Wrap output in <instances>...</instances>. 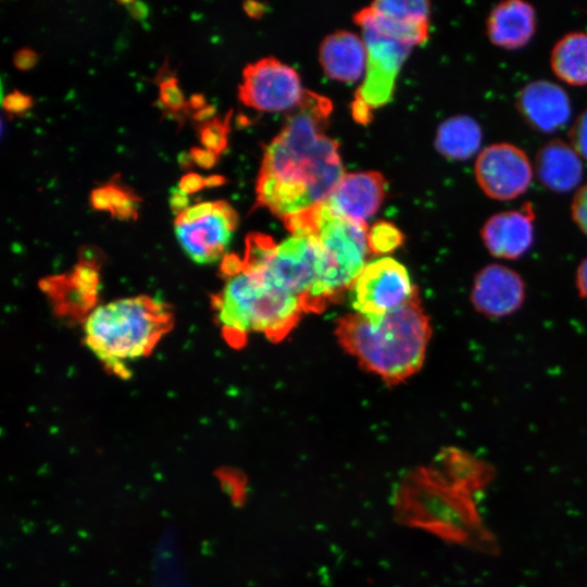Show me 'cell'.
Wrapping results in <instances>:
<instances>
[{
	"label": "cell",
	"instance_id": "7bdbcfd3",
	"mask_svg": "<svg viewBox=\"0 0 587 587\" xmlns=\"http://www.w3.org/2000/svg\"><path fill=\"white\" fill-rule=\"evenodd\" d=\"M177 162L183 170H189L195 163L190 153L187 151H182L178 153Z\"/></svg>",
	"mask_w": 587,
	"mask_h": 587
},
{
	"label": "cell",
	"instance_id": "8992f818",
	"mask_svg": "<svg viewBox=\"0 0 587 587\" xmlns=\"http://www.w3.org/2000/svg\"><path fill=\"white\" fill-rule=\"evenodd\" d=\"M285 224L292 235L312 236L322 247L324 266L310 309L321 312L351 288L366 265V224L337 215L323 202L285 218Z\"/></svg>",
	"mask_w": 587,
	"mask_h": 587
},
{
	"label": "cell",
	"instance_id": "f6af8a7d",
	"mask_svg": "<svg viewBox=\"0 0 587 587\" xmlns=\"http://www.w3.org/2000/svg\"><path fill=\"white\" fill-rule=\"evenodd\" d=\"M243 7L247 13L251 16H257L261 12V5L255 2H246Z\"/></svg>",
	"mask_w": 587,
	"mask_h": 587
},
{
	"label": "cell",
	"instance_id": "4fadbf2b",
	"mask_svg": "<svg viewBox=\"0 0 587 587\" xmlns=\"http://www.w3.org/2000/svg\"><path fill=\"white\" fill-rule=\"evenodd\" d=\"M526 286L514 270L492 263L475 275L470 292L473 308L482 315L500 319L516 312L524 303Z\"/></svg>",
	"mask_w": 587,
	"mask_h": 587
},
{
	"label": "cell",
	"instance_id": "44dd1931",
	"mask_svg": "<svg viewBox=\"0 0 587 587\" xmlns=\"http://www.w3.org/2000/svg\"><path fill=\"white\" fill-rule=\"evenodd\" d=\"M482 142L479 124L469 115H455L440 124L435 146L446 158L465 160L474 155Z\"/></svg>",
	"mask_w": 587,
	"mask_h": 587
},
{
	"label": "cell",
	"instance_id": "5bb4252c",
	"mask_svg": "<svg viewBox=\"0 0 587 587\" xmlns=\"http://www.w3.org/2000/svg\"><path fill=\"white\" fill-rule=\"evenodd\" d=\"M385 187L377 172L345 174L323 203L337 215L366 224L379 209Z\"/></svg>",
	"mask_w": 587,
	"mask_h": 587
},
{
	"label": "cell",
	"instance_id": "d590c367",
	"mask_svg": "<svg viewBox=\"0 0 587 587\" xmlns=\"http://www.w3.org/2000/svg\"><path fill=\"white\" fill-rule=\"evenodd\" d=\"M38 61L37 53L30 48H22L17 50L13 55V63L15 67L22 71H26L35 66Z\"/></svg>",
	"mask_w": 587,
	"mask_h": 587
},
{
	"label": "cell",
	"instance_id": "ac0fdd59",
	"mask_svg": "<svg viewBox=\"0 0 587 587\" xmlns=\"http://www.w3.org/2000/svg\"><path fill=\"white\" fill-rule=\"evenodd\" d=\"M536 173L540 183L555 192L573 190L583 178L579 155L566 142L554 139L536 154Z\"/></svg>",
	"mask_w": 587,
	"mask_h": 587
},
{
	"label": "cell",
	"instance_id": "f35d334b",
	"mask_svg": "<svg viewBox=\"0 0 587 587\" xmlns=\"http://www.w3.org/2000/svg\"><path fill=\"white\" fill-rule=\"evenodd\" d=\"M575 286L580 298L587 301V257L577 266Z\"/></svg>",
	"mask_w": 587,
	"mask_h": 587
},
{
	"label": "cell",
	"instance_id": "e0dca14e",
	"mask_svg": "<svg viewBox=\"0 0 587 587\" xmlns=\"http://www.w3.org/2000/svg\"><path fill=\"white\" fill-rule=\"evenodd\" d=\"M535 29V9L523 0L498 3L486 20V33L489 40L503 49L512 50L526 46L534 36Z\"/></svg>",
	"mask_w": 587,
	"mask_h": 587
},
{
	"label": "cell",
	"instance_id": "9a60e30c",
	"mask_svg": "<svg viewBox=\"0 0 587 587\" xmlns=\"http://www.w3.org/2000/svg\"><path fill=\"white\" fill-rule=\"evenodd\" d=\"M534 217L530 204L491 215L480 229L487 251L497 259L522 258L534 242Z\"/></svg>",
	"mask_w": 587,
	"mask_h": 587
},
{
	"label": "cell",
	"instance_id": "3957f363",
	"mask_svg": "<svg viewBox=\"0 0 587 587\" xmlns=\"http://www.w3.org/2000/svg\"><path fill=\"white\" fill-rule=\"evenodd\" d=\"M221 270L224 285L213 297L212 307L230 346H243L252 332L279 341L305 313L299 298L275 288L260 273L243 266L238 255L227 254Z\"/></svg>",
	"mask_w": 587,
	"mask_h": 587
},
{
	"label": "cell",
	"instance_id": "7c38bea8",
	"mask_svg": "<svg viewBox=\"0 0 587 587\" xmlns=\"http://www.w3.org/2000/svg\"><path fill=\"white\" fill-rule=\"evenodd\" d=\"M208 216L175 226L176 238L187 257L197 264H212L227 255L226 250L238 225V215L226 201H214Z\"/></svg>",
	"mask_w": 587,
	"mask_h": 587
},
{
	"label": "cell",
	"instance_id": "60d3db41",
	"mask_svg": "<svg viewBox=\"0 0 587 587\" xmlns=\"http://www.w3.org/2000/svg\"><path fill=\"white\" fill-rule=\"evenodd\" d=\"M215 107L212 105V104H207L205 107H203L202 109L198 110V111H195L192 112L191 114V117L193 121H197L199 123H203L205 121H209L211 120V117L214 115L215 113Z\"/></svg>",
	"mask_w": 587,
	"mask_h": 587
},
{
	"label": "cell",
	"instance_id": "ba28073f",
	"mask_svg": "<svg viewBox=\"0 0 587 587\" xmlns=\"http://www.w3.org/2000/svg\"><path fill=\"white\" fill-rule=\"evenodd\" d=\"M354 20L362 28L366 48L365 79L354 102L372 110L389 101L398 72L413 46L380 33L360 12Z\"/></svg>",
	"mask_w": 587,
	"mask_h": 587
},
{
	"label": "cell",
	"instance_id": "83f0119b",
	"mask_svg": "<svg viewBox=\"0 0 587 587\" xmlns=\"http://www.w3.org/2000/svg\"><path fill=\"white\" fill-rule=\"evenodd\" d=\"M229 117V115H228ZM228 117L221 121L216 117L200 123L198 135L205 149L221 153L227 146Z\"/></svg>",
	"mask_w": 587,
	"mask_h": 587
},
{
	"label": "cell",
	"instance_id": "74e56055",
	"mask_svg": "<svg viewBox=\"0 0 587 587\" xmlns=\"http://www.w3.org/2000/svg\"><path fill=\"white\" fill-rule=\"evenodd\" d=\"M189 202L190 199L187 193L182 191L178 187L170 189L168 204L175 216L186 210Z\"/></svg>",
	"mask_w": 587,
	"mask_h": 587
},
{
	"label": "cell",
	"instance_id": "4dcf8cb0",
	"mask_svg": "<svg viewBox=\"0 0 587 587\" xmlns=\"http://www.w3.org/2000/svg\"><path fill=\"white\" fill-rule=\"evenodd\" d=\"M215 202H198L188 207L182 213L175 216L174 225L182 226L197 222L214 211Z\"/></svg>",
	"mask_w": 587,
	"mask_h": 587
},
{
	"label": "cell",
	"instance_id": "cb8c5ba5",
	"mask_svg": "<svg viewBox=\"0 0 587 587\" xmlns=\"http://www.w3.org/2000/svg\"><path fill=\"white\" fill-rule=\"evenodd\" d=\"M360 13L380 33L411 46L422 43L427 38L428 22L397 21L379 14L372 7L361 10Z\"/></svg>",
	"mask_w": 587,
	"mask_h": 587
},
{
	"label": "cell",
	"instance_id": "ffe728a7",
	"mask_svg": "<svg viewBox=\"0 0 587 587\" xmlns=\"http://www.w3.org/2000/svg\"><path fill=\"white\" fill-rule=\"evenodd\" d=\"M437 459L444 477L472 495L486 488L496 475L491 464L457 447L442 449Z\"/></svg>",
	"mask_w": 587,
	"mask_h": 587
},
{
	"label": "cell",
	"instance_id": "7402d4cb",
	"mask_svg": "<svg viewBox=\"0 0 587 587\" xmlns=\"http://www.w3.org/2000/svg\"><path fill=\"white\" fill-rule=\"evenodd\" d=\"M550 65L561 80L573 85L587 84V34L573 32L564 35L554 45Z\"/></svg>",
	"mask_w": 587,
	"mask_h": 587
},
{
	"label": "cell",
	"instance_id": "2e32d148",
	"mask_svg": "<svg viewBox=\"0 0 587 587\" xmlns=\"http://www.w3.org/2000/svg\"><path fill=\"white\" fill-rule=\"evenodd\" d=\"M516 107L524 120L542 133L562 128L572 113L565 90L545 79L534 80L524 86L517 95Z\"/></svg>",
	"mask_w": 587,
	"mask_h": 587
},
{
	"label": "cell",
	"instance_id": "836d02e7",
	"mask_svg": "<svg viewBox=\"0 0 587 587\" xmlns=\"http://www.w3.org/2000/svg\"><path fill=\"white\" fill-rule=\"evenodd\" d=\"M189 153L193 162L202 168H210L217 161V154L205 148L191 147Z\"/></svg>",
	"mask_w": 587,
	"mask_h": 587
},
{
	"label": "cell",
	"instance_id": "4316f807",
	"mask_svg": "<svg viewBox=\"0 0 587 587\" xmlns=\"http://www.w3.org/2000/svg\"><path fill=\"white\" fill-rule=\"evenodd\" d=\"M113 208V216L120 220H136L138 216V203L140 198L130 189L117 182L104 185Z\"/></svg>",
	"mask_w": 587,
	"mask_h": 587
},
{
	"label": "cell",
	"instance_id": "277c9868",
	"mask_svg": "<svg viewBox=\"0 0 587 587\" xmlns=\"http://www.w3.org/2000/svg\"><path fill=\"white\" fill-rule=\"evenodd\" d=\"M172 325L173 313L164 301L127 297L93 308L84 322V339L107 371L128 378L129 365L149 355Z\"/></svg>",
	"mask_w": 587,
	"mask_h": 587
},
{
	"label": "cell",
	"instance_id": "ab89813d",
	"mask_svg": "<svg viewBox=\"0 0 587 587\" xmlns=\"http://www.w3.org/2000/svg\"><path fill=\"white\" fill-rule=\"evenodd\" d=\"M117 2L125 5L129 14L136 20L143 21L149 14L148 5L142 1L118 0Z\"/></svg>",
	"mask_w": 587,
	"mask_h": 587
},
{
	"label": "cell",
	"instance_id": "f546056e",
	"mask_svg": "<svg viewBox=\"0 0 587 587\" xmlns=\"http://www.w3.org/2000/svg\"><path fill=\"white\" fill-rule=\"evenodd\" d=\"M569 137L575 152L587 160V109L575 120Z\"/></svg>",
	"mask_w": 587,
	"mask_h": 587
},
{
	"label": "cell",
	"instance_id": "603a6c76",
	"mask_svg": "<svg viewBox=\"0 0 587 587\" xmlns=\"http://www.w3.org/2000/svg\"><path fill=\"white\" fill-rule=\"evenodd\" d=\"M60 280L62 284L58 282L55 285L63 289L61 307L75 312L88 311L95 302L98 287L95 265L88 260L84 261L72 274Z\"/></svg>",
	"mask_w": 587,
	"mask_h": 587
},
{
	"label": "cell",
	"instance_id": "8d00e7d4",
	"mask_svg": "<svg viewBox=\"0 0 587 587\" xmlns=\"http://www.w3.org/2000/svg\"><path fill=\"white\" fill-rule=\"evenodd\" d=\"M90 204L95 210L109 211L113 214V208L111 205L105 186H99L92 189L90 192Z\"/></svg>",
	"mask_w": 587,
	"mask_h": 587
},
{
	"label": "cell",
	"instance_id": "d6986e66",
	"mask_svg": "<svg viewBox=\"0 0 587 587\" xmlns=\"http://www.w3.org/2000/svg\"><path fill=\"white\" fill-rule=\"evenodd\" d=\"M321 63L328 77L341 82L360 78L366 66V48L353 33L336 32L327 36L320 50Z\"/></svg>",
	"mask_w": 587,
	"mask_h": 587
},
{
	"label": "cell",
	"instance_id": "7a4b0ae2",
	"mask_svg": "<svg viewBox=\"0 0 587 587\" xmlns=\"http://www.w3.org/2000/svg\"><path fill=\"white\" fill-rule=\"evenodd\" d=\"M335 334L363 369L396 385L422 367L432 327L417 294L383 315L346 314L338 320Z\"/></svg>",
	"mask_w": 587,
	"mask_h": 587
},
{
	"label": "cell",
	"instance_id": "9c48e42d",
	"mask_svg": "<svg viewBox=\"0 0 587 587\" xmlns=\"http://www.w3.org/2000/svg\"><path fill=\"white\" fill-rule=\"evenodd\" d=\"M350 290L355 312L372 316L392 311L419 294L407 268L391 258L367 263Z\"/></svg>",
	"mask_w": 587,
	"mask_h": 587
},
{
	"label": "cell",
	"instance_id": "f1b7e54d",
	"mask_svg": "<svg viewBox=\"0 0 587 587\" xmlns=\"http://www.w3.org/2000/svg\"><path fill=\"white\" fill-rule=\"evenodd\" d=\"M369 248L376 253H386L395 250L402 241L398 228L387 222L376 223L367 234Z\"/></svg>",
	"mask_w": 587,
	"mask_h": 587
},
{
	"label": "cell",
	"instance_id": "52a82bcc",
	"mask_svg": "<svg viewBox=\"0 0 587 587\" xmlns=\"http://www.w3.org/2000/svg\"><path fill=\"white\" fill-rule=\"evenodd\" d=\"M241 263L275 288L299 298L304 311L310 312L324 266L316 238L292 235L277 245L271 236L251 234L246 238Z\"/></svg>",
	"mask_w": 587,
	"mask_h": 587
},
{
	"label": "cell",
	"instance_id": "30bf717a",
	"mask_svg": "<svg viewBox=\"0 0 587 587\" xmlns=\"http://www.w3.org/2000/svg\"><path fill=\"white\" fill-rule=\"evenodd\" d=\"M297 72L274 58L247 65L239 99L259 111L279 112L298 107L304 96Z\"/></svg>",
	"mask_w": 587,
	"mask_h": 587
},
{
	"label": "cell",
	"instance_id": "1f68e13d",
	"mask_svg": "<svg viewBox=\"0 0 587 587\" xmlns=\"http://www.w3.org/2000/svg\"><path fill=\"white\" fill-rule=\"evenodd\" d=\"M571 212L574 223L587 236V184L575 193Z\"/></svg>",
	"mask_w": 587,
	"mask_h": 587
},
{
	"label": "cell",
	"instance_id": "484cf974",
	"mask_svg": "<svg viewBox=\"0 0 587 587\" xmlns=\"http://www.w3.org/2000/svg\"><path fill=\"white\" fill-rule=\"evenodd\" d=\"M379 14L402 22H428L427 1H375L371 5Z\"/></svg>",
	"mask_w": 587,
	"mask_h": 587
},
{
	"label": "cell",
	"instance_id": "ee69618b",
	"mask_svg": "<svg viewBox=\"0 0 587 587\" xmlns=\"http://www.w3.org/2000/svg\"><path fill=\"white\" fill-rule=\"evenodd\" d=\"M225 177L221 175H210L204 178L205 187H216L225 183Z\"/></svg>",
	"mask_w": 587,
	"mask_h": 587
},
{
	"label": "cell",
	"instance_id": "6da1fadb",
	"mask_svg": "<svg viewBox=\"0 0 587 587\" xmlns=\"http://www.w3.org/2000/svg\"><path fill=\"white\" fill-rule=\"evenodd\" d=\"M330 102L305 90L264 151L257 203L287 218L323 202L344 174L338 143L323 133Z\"/></svg>",
	"mask_w": 587,
	"mask_h": 587
},
{
	"label": "cell",
	"instance_id": "d6a6232c",
	"mask_svg": "<svg viewBox=\"0 0 587 587\" xmlns=\"http://www.w3.org/2000/svg\"><path fill=\"white\" fill-rule=\"evenodd\" d=\"M33 105V98L20 90H13L2 98V107L10 114H21Z\"/></svg>",
	"mask_w": 587,
	"mask_h": 587
},
{
	"label": "cell",
	"instance_id": "5b68a950",
	"mask_svg": "<svg viewBox=\"0 0 587 587\" xmlns=\"http://www.w3.org/2000/svg\"><path fill=\"white\" fill-rule=\"evenodd\" d=\"M398 512L402 521L445 540L488 555L499 551L472 494L452 485L437 469H420L408 477L399 492Z\"/></svg>",
	"mask_w": 587,
	"mask_h": 587
},
{
	"label": "cell",
	"instance_id": "e575fe53",
	"mask_svg": "<svg viewBox=\"0 0 587 587\" xmlns=\"http://www.w3.org/2000/svg\"><path fill=\"white\" fill-rule=\"evenodd\" d=\"M177 187L185 193H193L205 187L204 178L198 173L189 172L182 176Z\"/></svg>",
	"mask_w": 587,
	"mask_h": 587
},
{
	"label": "cell",
	"instance_id": "d4e9b609",
	"mask_svg": "<svg viewBox=\"0 0 587 587\" xmlns=\"http://www.w3.org/2000/svg\"><path fill=\"white\" fill-rule=\"evenodd\" d=\"M157 83L160 87L158 104L167 116L183 122L190 109L188 101L178 87L177 78L167 66V62L160 68L157 75Z\"/></svg>",
	"mask_w": 587,
	"mask_h": 587
},
{
	"label": "cell",
	"instance_id": "b9f144b4",
	"mask_svg": "<svg viewBox=\"0 0 587 587\" xmlns=\"http://www.w3.org/2000/svg\"><path fill=\"white\" fill-rule=\"evenodd\" d=\"M188 105L193 112L202 109L207 105L204 96L202 93H193L188 100Z\"/></svg>",
	"mask_w": 587,
	"mask_h": 587
},
{
	"label": "cell",
	"instance_id": "8fae6325",
	"mask_svg": "<svg viewBox=\"0 0 587 587\" xmlns=\"http://www.w3.org/2000/svg\"><path fill=\"white\" fill-rule=\"evenodd\" d=\"M474 171L484 193L499 201L520 197L533 178L527 154L508 142L492 143L483 149L476 158Z\"/></svg>",
	"mask_w": 587,
	"mask_h": 587
}]
</instances>
